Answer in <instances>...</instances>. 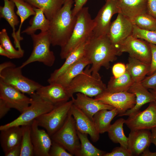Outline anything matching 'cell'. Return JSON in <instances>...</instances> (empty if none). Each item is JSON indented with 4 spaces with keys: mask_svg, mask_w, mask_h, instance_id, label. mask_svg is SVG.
I'll list each match as a JSON object with an SVG mask.
<instances>
[{
    "mask_svg": "<svg viewBox=\"0 0 156 156\" xmlns=\"http://www.w3.org/2000/svg\"><path fill=\"white\" fill-rule=\"evenodd\" d=\"M121 53L107 35L97 36L93 34L87 41L84 56L91 65L90 69L94 76L101 77L99 71L102 67L109 69L110 62L116 60Z\"/></svg>",
    "mask_w": 156,
    "mask_h": 156,
    "instance_id": "cell-1",
    "label": "cell"
},
{
    "mask_svg": "<svg viewBox=\"0 0 156 156\" xmlns=\"http://www.w3.org/2000/svg\"><path fill=\"white\" fill-rule=\"evenodd\" d=\"M128 92L135 95V104L132 108L118 116H129L140 110V108L144 104L155 101L153 94L141 82H134Z\"/></svg>",
    "mask_w": 156,
    "mask_h": 156,
    "instance_id": "cell-21",
    "label": "cell"
},
{
    "mask_svg": "<svg viewBox=\"0 0 156 156\" xmlns=\"http://www.w3.org/2000/svg\"><path fill=\"white\" fill-rule=\"evenodd\" d=\"M87 41L81 43L73 50L66 58L63 64L51 74L47 80L49 83L54 82L68 68L84 56Z\"/></svg>",
    "mask_w": 156,
    "mask_h": 156,
    "instance_id": "cell-24",
    "label": "cell"
},
{
    "mask_svg": "<svg viewBox=\"0 0 156 156\" xmlns=\"http://www.w3.org/2000/svg\"><path fill=\"white\" fill-rule=\"evenodd\" d=\"M23 129L22 126H12L0 131V144L4 154L21 144Z\"/></svg>",
    "mask_w": 156,
    "mask_h": 156,
    "instance_id": "cell-23",
    "label": "cell"
},
{
    "mask_svg": "<svg viewBox=\"0 0 156 156\" xmlns=\"http://www.w3.org/2000/svg\"><path fill=\"white\" fill-rule=\"evenodd\" d=\"M151 141L156 146V127L151 129Z\"/></svg>",
    "mask_w": 156,
    "mask_h": 156,
    "instance_id": "cell-50",
    "label": "cell"
},
{
    "mask_svg": "<svg viewBox=\"0 0 156 156\" xmlns=\"http://www.w3.org/2000/svg\"><path fill=\"white\" fill-rule=\"evenodd\" d=\"M126 71V65L122 63H118L112 66V71L113 76L118 77L124 74Z\"/></svg>",
    "mask_w": 156,
    "mask_h": 156,
    "instance_id": "cell-42",
    "label": "cell"
},
{
    "mask_svg": "<svg viewBox=\"0 0 156 156\" xmlns=\"http://www.w3.org/2000/svg\"><path fill=\"white\" fill-rule=\"evenodd\" d=\"M77 133L81 143L77 156H103L106 153L94 146L89 140L88 134L78 131Z\"/></svg>",
    "mask_w": 156,
    "mask_h": 156,
    "instance_id": "cell-34",
    "label": "cell"
},
{
    "mask_svg": "<svg viewBox=\"0 0 156 156\" xmlns=\"http://www.w3.org/2000/svg\"><path fill=\"white\" fill-rule=\"evenodd\" d=\"M71 112L75 119L77 130L89 135L93 142H97L99 139L100 133L97 130L93 120L73 104L71 109Z\"/></svg>",
    "mask_w": 156,
    "mask_h": 156,
    "instance_id": "cell-18",
    "label": "cell"
},
{
    "mask_svg": "<svg viewBox=\"0 0 156 156\" xmlns=\"http://www.w3.org/2000/svg\"><path fill=\"white\" fill-rule=\"evenodd\" d=\"M39 127L36 120L31 125V136L34 156H49L52 140L46 131L39 129Z\"/></svg>",
    "mask_w": 156,
    "mask_h": 156,
    "instance_id": "cell-17",
    "label": "cell"
},
{
    "mask_svg": "<svg viewBox=\"0 0 156 156\" xmlns=\"http://www.w3.org/2000/svg\"><path fill=\"white\" fill-rule=\"evenodd\" d=\"M32 101L30 105L17 118L0 126V130L12 126H21L31 124L40 115L51 111L55 105L39 96L35 93L30 96Z\"/></svg>",
    "mask_w": 156,
    "mask_h": 156,
    "instance_id": "cell-7",
    "label": "cell"
},
{
    "mask_svg": "<svg viewBox=\"0 0 156 156\" xmlns=\"http://www.w3.org/2000/svg\"><path fill=\"white\" fill-rule=\"evenodd\" d=\"M73 104L71 100L55 105L51 111L35 119L38 125L44 128L51 137L64 124Z\"/></svg>",
    "mask_w": 156,
    "mask_h": 156,
    "instance_id": "cell-6",
    "label": "cell"
},
{
    "mask_svg": "<svg viewBox=\"0 0 156 156\" xmlns=\"http://www.w3.org/2000/svg\"><path fill=\"white\" fill-rule=\"evenodd\" d=\"M31 124L22 126L23 129L21 143L20 156H34L33 146L31 136Z\"/></svg>",
    "mask_w": 156,
    "mask_h": 156,
    "instance_id": "cell-35",
    "label": "cell"
},
{
    "mask_svg": "<svg viewBox=\"0 0 156 156\" xmlns=\"http://www.w3.org/2000/svg\"><path fill=\"white\" fill-rule=\"evenodd\" d=\"M105 0V1H109V0Z\"/></svg>",
    "mask_w": 156,
    "mask_h": 156,
    "instance_id": "cell-53",
    "label": "cell"
},
{
    "mask_svg": "<svg viewBox=\"0 0 156 156\" xmlns=\"http://www.w3.org/2000/svg\"><path fill=\"white\" fill-rule=\"evenodd\" d=\"M149 90L153 94L154 97L155 101L154 102L156 105V87L153 89H149Z\"/></svg>",
    "mask_w": 156,
    "mask_h": 156,
    "instance_id": "cell-52",
    "label": "cell"
},
{
    "mask_svg": "<svg viewBox=\"0 0 156 156\" xmlns=\"http://www.w3.org/2000/svg\"><path fill=\"white\" fill-rule=\"evenodd\" d=\"M0 99L3 100L10 108L16 109L21 113L30 105L32 101L12 86L0 80Z\"/></svg>",
    "mask_w": 156,
    "mask_h": 156,
    "instance_id": "cell-14",
    "label": "cell"
},
{
    "mask_svg": "<svg viewBox=\"0 0 156 156\" xmlns=\"http://www.w3.org/2000/svg\"><path fill=\"white\" fill-rule=\"evenodd\" d=\"M118 47L122 53H127L129 56L150 64L151 50L149 43L146 41L131 35L119 44Z\"/></svg>",
    "mask_w": 156,
    "mask_h": 156,
    "instance_id": "cell-10",
    "label": "cell"
},
{
    "mask_svg": "<svg viewBox=\"0 0 156 156\" xmlns=\"http://www.w3.org/2000/svg\"><path fill=\"white\" fill-rule=\"evenodd\" d=\"M76 96L75 98L73 96L71 98L73 104L92 120L94 115L99 110L115 108L81 93H77Z\"/></svg>",
    "mask_w": 156,
    "mask_h": 156,
    "instance_id": "cell-19",
    "label": "cell"
},
{
    "mask_svg": "<svg viewBox=\"0 0 156 156\" xmlns=\"http://www.w3.org/2000/svg\"><path fill=\"white\" fill-rule=\"evenodd\" d=\"M133 25L130 20L118 13L116 19L111 23L107 36L111 42L118 47L132 34Z\"/></svg>",
    "mask_w": 156,
    "mask_h": 156,
    "instance_id": "cell-15",
    "label": "cell"
},
{
    "mask_svg": "<svg viewBox=\"0 0 156 156\" xmlns=\"http://www.w3.org/2000/svg\"><path fill=\"white\" fill-rule=\"evenodd\" d=\"M118 114V111L115 108L112 110H99L94 115L93 120L100 134L107 132L111 126L112 120Z\"/></svg>",
    "mask_w": 156,
    "mask_h": 156,
    "instance_id": "cell-28",
    "label": "cell"
},
{
    "mask_svg": "<svg viewBox=\"0 0 156 156\" xmlns=\"http://www.w3.org/2000/svg\"><path fill=\"white\" fill-rule=\"evenodd\" d=\"M36 94L54 105L67 101L73 96L66 87L55 82L49 83L46 86L42 85L37 90Z\"/></svg>",
    "mask_w": 156,
    "mask_h": 156,
    "instance_id": "cell-16",
    "label": "cell"
},
{
    "mask_svg": "<svg viewBox=\"0 0 156 156\" xmlns=\"http://www.w3.org/2000/svg\"><path fill=\"white\" fill-rule=\"evenodd\" d=\"M21 66L5 69L0 73V80L21 92L30 96L34 94L42 85L24 76Z\"/></svg>",
    "mask_w": 156,
    "mask_h": 156,
    "instance_id": "cell-9",
    "label": "cell"
},
{
    "mask_svg": "<svg viewBox=\"0 0 156 156\" xmlns=\"http://www.w3.org/2000/svg\"><path fill=\"white\" fill-rule=\"evenodd\" d=\"M51 137L52 141L61 144L73 155L77 156L81 143L71 110L63 125Z\"/></svg>",
    "mask_w": 156,
    "mask_h": 156,
    "instance_id": "cell-8",
    "label": "cell"
},
{
    "mask_svg": "<svg viewBox=\"0 0 156 156\" xmlns=\"http://www.w3.org/2000/svg\"><path fill=\"white\" fill-rule=\"evenodd\" d=\"M131 35L135 38L143 40L149 43L156 45V30L143 29L133 25Z\"/></svg>",
    "mask_w": 156,
    "mask_h": 156,
    "instance_id": "cell-38",
    "label": "cell"
},
{
    "mask_svg": "<svg viewBox=\"0 0 156 156\" xmlns=\"http://www.w3.org/2000/svg\"><path fill=\"white\" fill-rule=\"evenodd\" d=\"M147 12L156 19V0H147Z\"/></svg>",
    "mask_w": 156,
    "mask_h": 156,
    "instance_id": "cell-44",
    "label": "cell"
},
{
    "mask_svg": "<svg viewBox=\"0 0 156 156\" xmlns=\"http://www.w3.org/2000/svg\"><path fill=\"white\" fill-rule=\"evenodd\" d=\"M119 12L118 0L106 1L93 19L94 26L93 34L97 36L107 35L111 23V20L112 16Z\"/></svg>",
    "mask_w": 156,
    "mask_h": 156,
    "instance_id": "cell-13",
    "label": "cell"
},
{
    "mask_svg": "<svg viewBox=\"0 0 156 156\" xmlns=\"http://www.w3.org/2000/svg\"><path fill=\"white\" fill-rule=\"evenodd\" d=\"M88 0H74V7L72 9L73 15L76 16L79 11L83 7Z\"/></svg>",
    "mask_w": 156,
    "mask_h": 156,
    "instance_id": "cell-45",
    "label": "cell"
},
{
    "mask_svg": "<svg viewBox=\"0 0 156 156\" xmlns=\"http://www.w3.org/2000/svg\"><path fill=\"white\" fill-rule=\"evenodd\" d=\"M147 89H153L156 87V70L151 75L146 77L141 82Z\"/></svg>",
    "mask_w": 156,
    "mask_h": 156,
    "instance_id": "cell-41",
    "label": "cell"
},
{
    "mask_svg": "<svg viewBox=\"0 0 156 156\" xmlns=\"http://www.w3.org/2000/svg\"><path fill=\"white\" fill-rule=\"evenodd\" d=\"M150 47L151 58L150 63V69L148 76L152 75L156 70V45L149 43Z\"/></svg>",
    "mask_w": 156,
    "mask_h": 156,
    "instance_id": "cell-43",
    "label": "cell"
},
{
    "mask_svg": "<svg viewBox=\"0 0 156 156\" xmlns=\"http://www.w3.org/2000/svg\"><path fill=\"white\" fill-rule=\"evenodd\" d=\"M128 116L125 124L131 131L151 129L156 127V105L154 102L150 103L144 110H139Z\"/></svg>",
    "mask_w": 156,
    "mask_h": 156,
    "instance_id": "cell-12",
    "label": "cell"
},
{
    "mask_svg": "<svg viewBox=\"0 0 156 156\" xmlns=\"http://www.w3.org/2000/svg\"><path fill=\"white\" fill-rule=\"evenodd\" d=\"M21 152V144L11 149L5 153V156H20Z\"/></svg>",
    "mask_w": 156,
    "mask_h": 156,
    "instance_id": "cell-46",
    "label": "cell"
},
{
    "mask_svg": "<svg viewBox=\"0 0 156 156\" xmlns=\"http://www.w3.org/2000/svg\"><path fill=\"white\" fill-rule=\"evenodd\" d=\"M126 70L134 82H141L149 72L150 64L129 56L126 65Z\"/></svg>",
    "mask_w": 156,
    "mask_h": 156,
    "instance_id": "cell-26",
    "label": "cell"
},
{
    "mask_svg": "<svg viewBox=\"0 0 156 156\" xmlns=\"http://www.w3.org/2000/svg\"><path fill=\"white\" fill-rule=\"evenodd\" d=\"M128 139V149L133 156H138L151 143V132L148 129L131 131Z\"/></svg>",
    "mask_w": 156,
    "mask_h": 156,
    "instance_id": "cell-20",
    "label": "cell"
},
{
    "mask_svg": "<svg viewBox=\"0 0 156 156\" xmlns=\"http://www.w3.org/2000/svg\"><path fill=\"white\" fill-rule=\"evenodd\" d=\"M34 9L36 14L30 21V25L23 30L21 32L22 33L31 35L35 34L38 30H40L41 32L49 30L50 21L45 16L43 10L35 7Z\"/></svg>",
    "mask_w": 156,
    "mask_h": 156,
    "instance_id": "cell-30",
    "label": "cell"
},
{
    "mask_svg": "<svg viewBox=\"0 0 156 156\" xmlns=\"http://www.w3.org/2000/svg\"><path fill=\"white\" fill-rule=\"evenodd\" d=\"M0 45L5 50L9 52L13 59H18L22 57L24 54L23 49L16 50L13 47L8 34L6 29H3L0 32Z\"/></svg>",
    "mask_w": 156,
    "mask_h": 156,
    "instance_id": "cell-36",
    "label": "cell"
},
{
    "mask_svg": "<svg viewBox=\"0 0 156 156\" xmlns=\"http://www.w3.org/2000/svg\"><path fill=\"white\" fill-rule=\"evenodd\" d=\"M76 22L72 34L66 44L61 47V58L65 59L76 47L87 41L92 35L94 26L93 19L87 7H83L76 15Z\"/></svg>",
    "mask_w": 156,
    "mask_h": 156,
    "instance_id": "cell-3",
    "label": "cell"
},
{
    "mask_svg": "<svg viewBox=\"0 0 156 156\" xmlns=\"http://www.w3.org/2000/svg\"><path fill=\"white\" fill-rule=\"evenodd\" d=\"M133 155L127 148L122 146L117 147L114 148L109 153H106L103 156H132Z\"/></svg>",
    "mask_w": 156,
    "mask_h": 156,
    "instance_id": "cell-40",
    "label": "cell"
},
{
    "mask_svg": "<svg viewBox=\"0 0 156 156\" xmlns=\"http://www.w3.org/2000/svg\"><path fill=\"white\" fill-rule=\"evenodd\" d=\"M0 55L9 58L13 59L12 57L10 54L5 50L1 45H0Z\"/></svg>",
    "mask_w": 156,
    "mask_h": 156,
    "instance_id": "cell-49",
    "label": "cell"
},
{
    "mask_svg": "<svg viewBox=\"0 0 156 156\" xmlns=\"http://www.w3.org/2000/svg\"><path fill=\"white\" fill-rule=\"evenodd\" d=\"M74 3V0H65L61 9L50 21L48 31L53 46L63 47L72 34L77 19L71 9Z\"/></svg>",
    "mask_w": 156,
    "mask_h": 156,
    "instance_id": "cell-2",
    "label": "cell"
},
{
    "mask_svg": "<svg viewBox=\"0 0 156 156\" xmlns=\"http://www.w3.org/2000/svg\"><path fill=\"white\" fill-rule=\"evenodd\" d=\"M140 155L142 156H156V152H153L150 151L148 147L144 150Z\"/></svg>",
    "mask_w": 156,
    "mask_h": 156,
    "instance_id": "cell-51",
    "label": "cell"
},
{
    "mask_svg": "<svg viewBox=\"0 0 156 156\" xmlns=\"http://www.w3.org/2000/svg\"><path fill=\"white\" fill-rule=\"evenodd\" d=\"M89 64H90L89 62L84 56L68 68L53 83H57L67 87L72 81Z\"/></svg>",
    "mask_w": 156,
    "mask_h": 156,
    "instance_id": "cell-27",
    "label": "cell"
},
{
    "mask_svg": "<svg viewBox=\"0 0 156 156\" xmlns=\"http://www.w3.org/2000/svg\"><path fill=\"white\" fill-rule=\"evenodd\" d=\"M125 120L121 118L116 120L111 126L107 131L110 139L114 143H119L120 146L127 149L128 137L125 135L123 129Z\"/></svg>",
    "mask_w": 156,
    "mask_h": 156,
    "instance_id": "cell-32",
    "label": "cell"
},
{
    "mask_svg": "<svg viewBox=\"0 0 156 156\" xmlns=\"http://www.w3.org/2000/svg\"><path fill=\"white\" fill-rule=\"evenodd\" d=\"M15 66H16L15 64L11 62H4L0 64V73L5 69Z\"/></svg>",
    "mask_w": 156,
    "mask_h": 156,
    "instance_id": "cell-48",
    "label": "cell"
},
{
    "mask_svg": "<svg viewBox=\"0 0 156 156\" xmlns=\"http://www.w3.org/2000/svg\"><path fill=\"white\" fill-rule=\"evenodd\" d=\"M66 88L73 96L75 93H80L92 97L105 92L107 86L102 81L101 77L92 74L89 64Z\"/></svg>",
    "mask_w": 156,
    "mask_h": 156,
    "instance_id": "cell-4",
    "label": "cell"
},
{
    "mask_svg": "<svg viewBox=\"0 0 156 156\" xmlns=\"http://www.w3.org/2000/svg\"><path fill=\"white\" fill-rule=\"evenodd\" d=\"M11 0L14 3L17 9L16 14L19 16L20 19V25L18 30L16 33L17 39L20 43V41L23 39V38L21 35V31L23 22L30 16H34L36 13L34 7L23 0Z\"/></svg>",
    "mask_w": 156,
    "mask_h": 156,
    "instance_id": "cell-33",
    "label": "cell"
},
{
    "mask_svg": "<svg viewBox=\"0 0 156 156\" xmlns=\"http://www.w3.org/2000/svg\"><path fill=\"white\" fill-rule=\"evenodd\" d=\"M49 156H73L61 144L52 141V144L49 152Z\"/></svg>",
    "mask_w": 156,
    "mask_h": 156,
    "instance_id": "cell-39",
    "label": "cell"
},
{
    "mask_svg": "<svg viewBox=\"0 0 156 156\" xmlns=\"http://www.w3.org/2000/svg\"><path fill=\"white\" fill-rule=\"evenodd\" d=\"M4 5L0 7V17L5 19L8 23L12 29V36L16 48L21 49L20 43L16 37L15 26L19 23V21L14 11L15 6L14 3L11 0H3Z\"/></svg>",
    "mask_w": 156,
    "mask_h": 156,
    "instance_id": "cell-25",
    "label": "cell"
},
{
    "mask_svg": "<svg viewBox=\"0 0 156 156\" xmlns=\"http://www.w3.org/2000/svg\"><path fill=\"white\" fill-rule=\"evenodd\" d=\"M33 7L43 10L46 17L50 21L60 10L65 0H23Z\"/></svg>",
    "mask_w": 156,
    "mask_h": 156,
    "instance_id": "cell-29",
    "label": "cell"
},
{
    "mask_svg": "<svg viewBox=\"0 0 156 156\" xmlns=\"http://www.w3.org/2000/svg\"><path fill=\"white\" fill-rule=\"evenodd\" d=\"M30 36L33 42V50L29 57L20 66L23 68L35 62L42 63L48 67L53 66L55 57L53 52L50 49L51 41L48 31Z\"/></svg>",
    "mask_w": 156,
    "mask_h": 156,
    "instance_id": "cell-5",
    "label": "cell"
},
{
    "mask_svg": "<svg viewBox=\"0 0 156 156\" xmlns=\"http://www.w3.org/2000/svg\"><path fill=\"white\" fill-rule=\"evenodd\" d=\"M130 20L134 25L141 29L156 30V19L148 13L139 15Z\"/></svg>",
    "mask_w": 156,
    "mask_h": 156,
    "instance_id": "cell-37",
    "label": "cell"
},
{
    "mask_svg": "<svg viewBox=\"0 0 156 156\" xmlns=\"http://www.w3.org/2000/svg\"><path fill=\"white\" fill-rule=\"evenodd\" d=\"M134 83L126 70L122 76L115 78L111 77L107 86L106 92L109 93L128 91Z\"/></svg>",
    "mask_w": 156,
    "mask_h": 156,
    "instance_id": "cell-31",
    "label": "cell"
},
{
    "mask_svg": "<svg viewBox=\"0 0 156 156\" xmlns=\"http://www.w3.org/2000/svg\"><path fill=\"white\" fill-rule=\"evenodd\" d=\"M119 12L131 20L148 13L147 0H118Z\"/></svg>",
    "mask_w": 156,
    "mask_h": 156,
    "instance_id": "cell-22",
    "label": "cell"
},
{
    "mask_svg": "<svg viewBox=\"0 0 156 156\" xmlns=\"http://www.w3.org/2000/svg\"><path fill=\"white\" fill-rule=\"evenodd\" d=\"M94 99L116 108L118 116L132 108L136 103L135 95L128 91L114 93L105 91L95 96Z\"/></svg>",
    "mask_w": 156,
    "mask_h": 156,
    "instance_id": "cell-11",
    "label": "cell"
},
{
    "mask_svg": "<svg viewBox=\"0 0 156 156\" xmlns=\"http://www.w3.org/2000/svg\"><path fill=\"white\" fill-rule=\"evenodd\" d=\"M10 109L3 100L0 99V119L5 116Z\"/></svg>",
    "mask_w": 156,
    "mask_h": 156,
    "instance_id": "cell-47",
    "label": "cell"
}]
</instances>
